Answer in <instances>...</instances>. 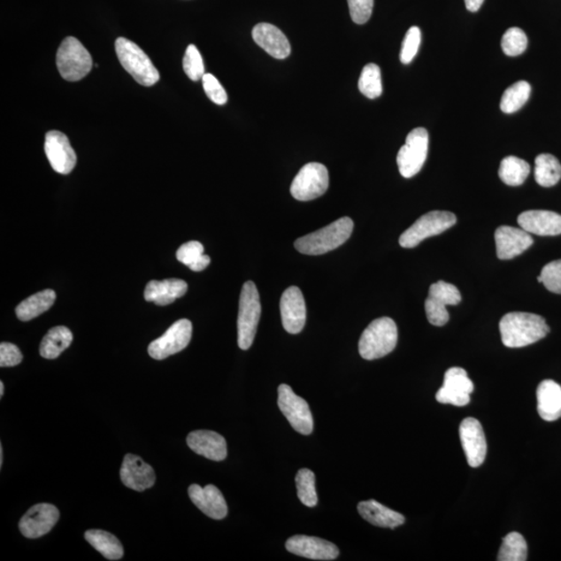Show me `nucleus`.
<instances>
[{"mask_svg":"<svg viewBox=\"0 0 561 561\" xmlns=\"http://www.w3.org/2000/svg\"><path fill=\"white\" fill-rule=\"evenodd\" d=\"M501 340L506 348L520 349L540 342L550 332L544 318L534 313L511 312L499 325Z\"/></svg>","mask_w":561,"mask_h":561,"instance_id":"1","label":"nucleus"},{"mask_svg":"<svg viewBox=\"0 0 561 561\" xmlns=\"http://www.w3.org/2000/svg\"><path fill=\"white\" fill-rule=\"evenodd\" d=\"M353 230V219L348 217L342 218L325 228L298 238L295 247L298 252L305 255L326 254L348 242Z\"/></svg>","mask_w":561,"mask_h":561,"instance_id":"2","label":"nucleus"},{"mask_svg":"<svg viewBox=\"0 0 561 561\" xmlns=\"http://www.w3.org/2000/svg\"><path fill=\"white\" fill-rule=\"evenodd\" d=\"M398 331L390 318L375 319L363 332L359 342V353L363 359L373 361L392 353L396 348Z\"/></svg>","mask_w":561,"mask_h":561,"instance_id":"3","label":"nucleus"},{"mask_svg":"<svg viewBox=\"0 0 561 561\" xmlns=\"http://www.w3.org/2000/svg\"><path fill=\"white\" fill-rule=\"evenodd\" d=\"M115 46L119 61L136 82L151 87L159 81L158 69L140 46L127 38H118Z\"/></svg>","mask_w":561,"mask_h":561,"instance_id":"4","label":"nucleus"},{"mask_svg":"<svg viewBox=\"0 0 561 561\" xmlns=\"http://www.w3.org/2000/svg\"><path fill=\"white\" fill-rule=\"evenodd\" d=\"M261 316V303L258 289L252 280L244 283L238 311V346L247 350L252 346Z\"/></svg>","mask_w":561,"mask_h":561,"instance_id":"5","label":"nucleus"},{"mask_svg":"<svg viewBox=\"0 0 561 561\" xmlns=\"http://www.w3.org/2000/svg\"><path fill=\"white\" fill-rule=\"evenodd\" d=\"M59 74L67 81H79L91 73L93 59L79 40L68 37L63 41L57 53Z\"/></svg>","mask_w":561,"mask_h":561,"instance_id":"6","label":"nucleus"},{"mask_svg":"<svg viewBox=\"0 0 561 561\" xmlns=\"http://www.w3.org/2000/svg\"><path fill=\"white\" fill-rule=\"evenodd\" d=\"M457 224V217L449 211H431L405 230L399 244L405 249H413L428 237L441 234Z\"/></svg>","mask_w":561,"mask_h":561,"instance_id":"7","label":"nucleus"},{"mask_svg":"<svg viewBox=\"0 0 561 561\" xmlns=\"http://www.w3.org/2000/svg\"><path fill=\"white\" fill-rule=\"evenodd\" d=\"M329 171L324 165L310 163L303 166L291 183L290 193L298 201L319 198L329 188Z\"/></svg>","mask_w":561,"mask_h":561,"instance_id":"8","label":"nucleus"},{"mask_svg":"<svg viewBox=\"0 0 561 561\" xmlns=\"http://www.w3.org/2000/svg\"><path fill=\"white\" fill-rule=\"evenodd\" d=\"M428 142L426 128H415L408 134L405 144L397 154L398 169L403 177L411 178L420 172L427 158Z\"/></svg>","mask_w":561,"mask_h":561,"instance_id":"9","label":"nucleus"},{"mask_svg":"<svg viewBox=\"0 0 561 561\" xmlns=\"http://www.w3.org/2000/svg\"><path fill=\"white\" fill-rule=\"evenodd\" d=\"M278 396L279 408L295 431L306 435L311 434L314 428L313 416L305 399L297 396L291 387L286 384L279 386Z\"/></svg>","mask_w":561,"mask_h":561,"instance_id":"10","label":"nucleus"},{"mask_svg":"<svg viewBox=\"0 0 561 561\" xmlns=\"http://www.w3.org/2000/svg\"><path fill=\"white\" fill-rule=\"evenodd\" d=\"M462 301L461 292L455 285L438 280L429 288L426 301L427 319L433 326H445L450 320L446 306L458 305Z\"/></svg>","mask_w":561,"mask_h":561,"instance_id":"11","label":"nucleus"},{"mask_svg":"<svg viewBox=\"0 0 561 561\" xmlns=\"http://www.w3.org/2000/svg\"><path fill=\"white\" fill-rule=\"evenodd\" d=\"M193 325L188 319H181L172 325L163 336L149 345L148 353L155 360H165L181 353L190 342Z\"/></svg>","mask_w":561,"mask_h":561,"instance_id":"12","label":"nucleus"},{"mask_svg":"<svg viewBox=\"0 0 561 561\" xmlns=\"http://www.w3.org/2000/svg\"><path fill=\"white\" fill-rule=\"evenodd\" d=\"M473 390V381L469 379L467 372L463 368L452 367L447 370L443 387L440 388L435 398L440 403L465 407L470 403Z\"/></svg>","mask_w":561,"mask_h":561,"instance_id":"13","label":"nucleus"},{"mask_svg":"<svg viewBox=\"0 0 561 561\" xmlns=\"http://www.w3.org/2000/svg\"><path fill=\"white\" fill-rule=\"evenodd\" d=\"M464 452L470 467H480L485 462L488 451L487 439L480 422L475 418H465L459 426Z\"/></svg>","mask_w":561,"mask_h":561,"instance_id":"14","label":"nucleus"},{"mask_svg":"<svg viewBox=\"0 0 561 561\" xmlns=\"http://www.w3.org/2000/svg\"><path fill=\"white\" fill-rule=\"evenodd\" d=\"M45 153L51 168L58 174L67 175L76 165V153L71 147L67 135L52 130L45 136Z\"/></svg>","mask_w":561,"mask_h":561,"instance_id":"15","label":"nucleus"},{"mask_svg":"<svg viewBox=\"0 0 561 561\" xmlns=\"http://www.w3.org/2000/svg\"><path fill=\"white\" fill-rule=\"evenodd\" d=\"M59 511L55 505L40 503L34 505L22 517L19 523L21 534L28 539H38L56 526Z\"/></svg>","mask_w":561,"mask_h":561,"instance_id":"16","label":"nucleus"},{"mask_svg":"<svg viewBox=\"0 0 561 561\" xmlns=\"http://www.w3.org/2000/svg\"><path fill=\"white\" fill-rule=\"evenodd\" d=\"M280 316L286 332L301 333L306 325L307 310L305 298L296 286L286 289L280 302Z\"/></svg>","mask_w":561,"mask_h":561,"instance_id":"17","label":"nucleus"},{"mask_svg":"<svg viewBox=\"0 0 561 561\" xmlns=\"http://www.w3.org/2000/svg\"><path fill=\"white\" fill-rule=\"evenodd\" d=\"M286 549L297 557L313 560H335L339 557L336 545L315 536H292L286 542Z\"/></svg>","mask_w":561,"mask_h":561,"instance_id":"18","label":"nucleus"},{"mask_svg":"<svg viewBox=\"0 0 561 561\" xmlns=\"http://www.w3.org/2000/svg\"><path fill=\"white\" fill-rule=\"evenodd\" d=\"M498 258L510 260L521 255L534 244L530 233L511 226H501L495 232Z\"/></svg>","mask_w":561,"mask_h":561,"instance_id":"19","label":"nucleus"},{"mask_svg":"<svg viewBox=\"0 0 561 561\" xmlns=\"http://www.w3.org/2000/svg\"><path fill=\"white\" fill-rule=\"evenodd\" d=\"M188 495L193 503L214 520H223L228 515V506L222 492L213 485L202 488L199 485H192L188 488Z\"/></svg>","mask_w":561,"mask_h":561,"instance_id":"20","label":"nucleus"},{"mask_svg":"<svg viewBox=\"0 0 561 561\" xmlns=\"http://www.w3.org/2000/svg\"><path fill=\"white\" fill-rule=\"evenodd\" d=\"M120 477L125 486L137 492L152 488L157 480L151 465L142 461L140 457L130 453L123 459Z\"/></svg>","mask_w":561,"mask_h":561,"instance_id":"21","label":"nucleus"},{"mask_svg":"<svg viewBox=\"0 0 561 561\" xmlns=\"http://www.w3.org/2000/svg\"><path fill=\"white\" fill-rule=\"evenodd\" d=\"M252 35L257 45L273 58L284 59L290 56L289 41L277 27L270 23H259L253 28Z\"/></svg>","mask_w":561,"mask_h":561,"instance_id":"22","label":"nucleus"},{"mask_svg":"<svg viewBox=\"0 0 561 561\" xmlns=\"http://www.w3.org/2000/svg\"><path fill=\"white\" fill-rule=\"evenodd\" d=\"M188 445L196 455L214 462L224 461L228 455L223 435L211 431H196L188 435Z\"/></svg>","mask_w":561,"mask_h":561,"instance_id":"23","label":"nucleus"},{"mask_svg":"<svg viewBox=\"0 0 561 561\" xmlns=\"http://www.w3.org/2000/svg\"><path fill=\"white\" fill-rule=\"evenodd\" d=\"M518 224L530 234L540 236H557L561 234V216L553 211H525L519 216Z\"/></svg>","mask_w":561,"mask_h":561,"instance_id":"24","label":"nucleus"},{"mask_svg":"<svg viewBox=\"0 0 561 561\" xmlns=\"http://www.w3.org/2000/svg\"><path fill=\"white\" fill-rule=\"evenodd\" d=\"M188 285L181 279L152 280L145 288V300L158 306H168L187 294Z\"/></svg>","mask_w":561,"mask_h":561,"instance_id":"25","label":"nucleus"},{"mask_svg":"<svg viewBox=\"0 0 561 561\" xmlns=\"http://www.w3.org/2000/svg\"><path fill=\"white\" fill-rule=\"evenodd\" d=\"M537 411L548 422L561 417V386L552 380H542L537 387Z\"/></svg>","mask_w":561,"mask_h":561,"instance_id":"26","label":"nucleus"},{"mask_svg":"<svg viewBox=\"0 0 561 561\" xmlns=\"http://www.w3.org/2000/svg\"><path fill=\"white\" fill-rule=\"evenodd\" d=\"M357 511L364 520L381 528L394 529L405 522L402 513L388 509L375 500L362 501L357 505Z\"/></svg>","mask_w":561,"mask_h":561,"instance_id":"27","label":"nucleus"},{"mask_svg":"<svg viewBox=\"0 0 561 561\" xmlns=\"http://www.w3.org/2000/svg\"><path fill=\"white\" fill-rule=\"evenodd\" d=\"M57 294L52 289H45L27 298L16 308L17 318L21 321H29L38 318L52 307Z\"/></svg>","mask_w":561,"mask_h":561,"instance_id":"28","label":"nucleus"},{"mask_svg":"<svg viewBox=\"0 0 561 561\" xmlns=\"http://www.w3.org/2000/svg\"><path fill=\"white\" fill-rule=\"evenodd\" d=\"M73 342V334L68 327L59 326L52 327L46 334L40 345V355L45 359H57Z\"/></svg>","mask_w":561,"mask_h":561,"instance_id":"29","label":"nucleus"},{"mask_svg":"<svg viewBox=\"0 0 561 561\" xmlns=\"http://www.w3.org/2000/svg\"><path fill=\"white\" fill-rule=\"evenodd\" d=\"M88 544L96 549L106 559L119 560L123 557L124 549L117 537L104 530H88L85 534Z\"/></svg>","mask_w":561,"mask_h":561,"instance_id":"30","label":"nucleus"},{"mask_svg":"<svg viewBox=\"0 0 561 561\" xmlns=\"http://www.w3.org/2000/svg\"><path fill=\"white\" fill-rule=\"evenodd\" d=\"M535 181L542 188H552L561 179V165L551 154H541L535 158Z\"/></svg>","mask_w":561,"mask_h":561,"instance_id":"31","label":"nucleus"},{"mask_svg":"<svg viewBox=\"0 0 561 561\" xmlns=\"http://www.w3.org/2000/svg\"><path fill=\"white\" fill-rule=\"evenodd\" d=\"M530 173L527 161L516 157H507L501 161L499 177L510 187H519L526 181Z\"/></svg>","mask_w":561,"mask_h":561,"instance_id":"32","label":"nucleus"},{"mask_svg":"<svg viewBox=\"0 0 561 561\" xmlns=\"http://www.w3.org/2000/svg\"><path fill=\"white\" fill-rule=\"evenodd\" d=\"M176 257L178 261L187 265L193 272H202L211 265V257L204 254V247L199 242H189L178 249Z\"/></svg>","mask_w":561,"mask_h":561,"instance_id":"33","label":"nucleus"},{"mask_svg":"<svg viewBox=\"0 0 561 561\" xmlns=\"http://www.w3.org/2000/svg\"><path fill=\"white\" fill-rule=\"evenodd\" d=\"M531 94V86L527 81H518L505 89L500 101V109L505 113L516 112L527 103Z\"/></svg>","mask_w":561,"mask_h":561,"instance_id":"34","label":"nucleus"},{"mask_svg":"<svg viewBox=\"0 0 561 561\" xmlns=\"http://www.w3.org/2000/svg\"><path fill=\"white\" fill-rule=\"evenodd\" d=\"M527 542L519 533L507 534L501 545L497 559L499 561L527 560Z\"/></svg>","mask_w":561,"mask_h":561,"instance_id":"35","label":"nucleus"},{"mask_svg":"<svg viewBox=\"0 0 561 561\" xmlns=\"http://www.w3.org/2000/svg\"><path fill=\"white\" fill-rule=\"evenodd\" d=\"M360 92L369 99L379 98L383 93L380 69L378 65L370 63L363 68L359 79Z\"/></svg>","mask_w":561,"mask_h":561,"instance_id":"36","label":"nucleus"},{"mask_svg":"<svg viewBox=\"0 0 561 561\" xmlns=\"http://www.w3.org/2000/svg\"><path fill=\"white\" fill-rule=\"evenodd\" d=\"M297 496L304 505L314 507L319 503L315 488V474L311 470L301 469L296 477Z\"/></svg>","mask_w":561,"mask_h":561,"instance_id":"37","label":"nucleus"},{"mask_svg":"<svg viewBox=\"0 0 561 561\" xmlns=\"http://www.w3.org/2000/svg\"><path fill=\"white\" fill-rule=\"evenodd\" d=\"M528 39L521 28L511 27L507 29L501 41V47L506 56L518 57L526 50Z\"/></svg>","mask_w":561,"mask_h":561,"instance_id":"38","label":"nucleus"},{"mask_svg":"<svg viewBox=\"0 0 561 561\" xmlns=\"http://www.w3.org/2000/svg\"><path fill=\"white\" fill-rule=\"evenodd\" d=\"M183 69L185 74L193 81H198L205 75L204 63L200 51L195 45H189L183 58Z\"/></svg>","mask_w":561,"mask_h":561,"instance_id":"39","label":"nucleus"},{"mask_svg":"<svg viewBox=\"0 0 561 561\" xmlns=\"http://www.w3.org/2000/svg\"><path fill=\"white\" fill-rule=\"evenodd\" d=\"M537 282L544 284L553 294L561 295V259L545 265L541 276L537 277Z\"/></svg>","mask_w":561,"mask_h":561,"instance_id":"40","label":"nucleus"},{"mask_svg":"<svg viewBox=\"0 0 561 561\" xmlns=\"http://www.w3.org/2000/svg\"><path fill=\"white\" fill-rule=\"evenodd\" d=\"M421 44V31L418 27H411L403 42L401 50V61L403 64H410L413 61Z\"/></svg>","mask_w":561,"mask_h":561,"instance_id":"41","label":"nucleus"},{"mask_svg":"<svg viewBox=\"0 0 561 561\" xmlns=\"http://www.w3.org/2000/svg\"><path fill=\"white\" fill-rule=\"evenodd\" d=\"M203 88L207 95V97L212 101L213 104L218 105H224L228 101V95L225 91V88L220 85L216 76L212 74H205L202 79Z\"/></svg>","mask_w":561,"mask_h":561,"instance_id":"42","label":"nucleus"},{"mask_svg":"<svg viewBox=\"0 0 561 561\" xmlns=\"http://www.w3.org/2000/svg\"><path fill=\"white\" fill-rule=\"evenodd\" d=\"M351 19L357 25H365L373 15V0H348Z\"/></svg>","mask_w":561,"mask_h":561,"instance_id":"43","label":"nucleus"},{"mask_svg":"<svg viewBox=\"0 0 561 561\" xmlns=\"http://www.w3.org/2000/svg\"><path fill=\"white\" fill-rule=\"evenodd\" d=\"M23 356L19 349L13 343L0 344V366L14 367L22 362Z\"/></svg>","mask_w":561,"mask_h":561,"instance_id":"44","label":"nucleus"},{"mask_svg":"<svg viewBox=\"0 0 561 561\" xmlns=\"http://www.w3.org/2000/svg\"><path fill=\"white\" fill-rule=\"evenodd\" d=\"M483 2H485V0H465V8H467L468 11L473 12V13H475V12L479 11L481 8Z\"/></svg>","mask_w":561,"mask_h":561,"instance_id":"45","label":"nucleus"},{"mask_svg":"<svg viewBox=\"0 0 561 561\" xmlns=\"http://www.w3.org/2000/svg\"><path fill=\"white\" fill-rule=\"evenodd\" d=\"M4 464V450L3 446H0V467H2Z\"/></svg>","mask_w":561,"mask_h":561,"instance_id":"46","label":"nucleus"},{"mask_svg":"<svg viewBox=\"0 0 561 561\" xmlns=\"http://www.w3.org/2000/svg\"><path fill=\"white\" fill-rule=\"evenodd\" d=\"M4 385L3 381H0V396H4Z\"/></svg>","mask_w":561,"mask_h":561,"instance_id":"47","label":"nucleus"}]
</instances>
